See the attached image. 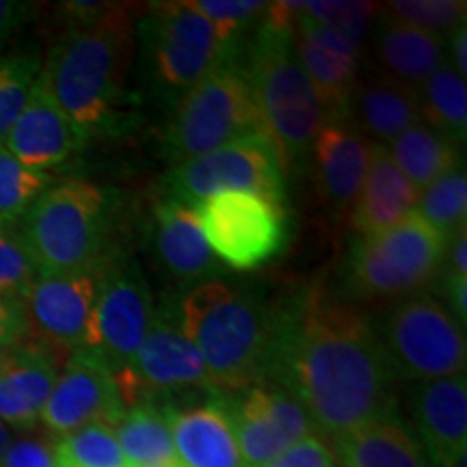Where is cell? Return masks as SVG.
<instances>
[{
    "instance_id": "6da1fadb",
    "label": "cell",
    "mask_w": 467,
    "mask_h": 467,
    "mask_svg": "<svg viewBox=\"0 0 467 467\" xmlns=\"http://www.w3.org/2000/svg\"><path fill=\"white\" fill-rule=\"evenodd\" d=\"M268 381L299 402L314 431L329 440L399 418L396 377L375 320L318 288L275 306Z\"/></svg>"
},
{
    "instance_id": "7a4b0ae2",
    "label": "cell",
    "mask_w": 467,
    "mask_h": 467,
    "mask_svg": "<svg viewBox=\"0 0 467 467\" xmlns=\"http://www.w3.org/2000/svg\"><path fill=\"white\" fill-rule=\"evenodd\" d=\"M134 5H107L96 17L69 22L42 63V80L67 119L91 141L121 132L126 76L137 42Z\"/></svg>"
},
{
    "instance_id": "3957f363",
    "label": "cell",
    "mask_w": 467,
    "mask_h": 467,
    "mask_svg": "<svg viewBox=\"0 0 467 467\" xmlns=\"http://www.w3.org/2000/svg\"><path fill=\"white\" fill-rule=\"evenodd\" d=\"M175 317L206 364L213 392L238 394L266 383L275 336V306L247 285L210 279L175 303Z\"/></svg>"
},
{
    "instance_id": "277c9868",
    "label": "cell",
    "mask_w": 467,
    "mask_h": 467,
    "mask_svg": "<svg viewBox=\"0 0 467 467\" xmlns=\"http://www.w3.org/2000/svg\"><path fill=\"white\" fill-rule=\"evenodd\" d=\"M303 3H268L238 57L266 137L284 167L309 154L314 139L329 119L292 42V22Z\"/></svg>"
},
{
    "instance_id": "5b68a950",
    "label": "cell",
    "mask_w": 467,
    "mask_h": 467,
    "mask_svg": "<svg viewBox=\"0 0 467 467\" xmlns=\"http://www.w3.org/2000/svg\"><path fill=\"white\" fill-rule=\"evenodd\" d=\"M113 213V191L89 180H66L39 195L17 232L39 275L83 271L110 258Z\"/></svg>"
},
{
    "instance_id": "8992f818",
    "label": "cell",
    "mask_w": 467,
    "mask_h": 467,
    "mask_svg": "<svg viewBox=\"0 0 467 467\" xmlns=\"http://www.w3.org/2000/svg\"><path fill=\"white\" fill-rule=\"evenodd\" d=\"M448 238L418 213L392 230L358 236L342 266L344 290L358 299H405L441 277Z\"/></svg>"
},
{
    "instance_id": "52a82bcc",
    "label": "cell",
    "mask_w": 467,
    "mask_h": 467,
    "mask_svg": "<svg viewBox=\"0 0 467 467\" xmlns=\"http://www.w3.org/2000/svg\"><path fill=\"white\" fill-rule=\"evenodd\" d=\"M137 42L150 87L171 107L208 74L238 58L189 0L148 5L137 22Z\"/></svg>"
},
{
    "instance_id": "ba28073f",
    "label": "cell",
    "mask_w": 467,
    "mask_h": 467,
    "mask_svg": "<svg viewBox=\"0 0 467 467\" xmlns=\"http://www.w3.org/2000/svg\"><path fill=\"white\" fill-rule=\"evenodd\" d=\"M249 134L266 137L236 58L208 74L173 104L162 130V148L175 167Z\"/></svg>"
},
{
    "instance_id": "9c48e42d",
    "label": "cell",
    "mask_w": 467,
    "mask_h": 467,
    "mask_svg": "<svg viewBox=\"0 0 467 467\" xmlns=\"http://www.w3.org/2000/svg\"><path fill=\"white\" fill-rule=\"evenodd\" d=\"M396 381H437L465 375V329L429 292L399 299L375 320Z\"/></svg>"
},
{
    "instance_id": "30bf717a",
    "label": "cell",
    "mask_w": 467,
    "mask_h": 467,
    "mask_svg": "<svg viewBox=\"0 0 467 467\" xmlns=\"http://www.w3.org/2000/svg\"><path fill=\"white\" fill-rule=\"evenodd\" d=\"M208 249L221 266L255 271L288 243V214L282 202L244 191H225L192 206Z\"/></svg>"
},
{
    "instance_id": "8fae6325",
    "label": "cell",
    "mask_w": 467,
    "mask_h": 467,
    "mask_svg": "<svg viewBox=\"0 0 467 467\" xmlns=\"http://www.w3.org/2000/svg\"><path fill=\"white\" fill-rule=\"evenodd\" d=\"M165 197L195 206L225 191L285 200V167L275 145L265 134H249L208 151L197 159L175 165L162 180Z\"/></svg>"
},
{
    "instance_id": "7c38bea8",
    "label": "cell",
    "mask_w": 467,
    "mask_h": 467,
    "mask_svg": "<svg viewBox=\"0 0 467 467\" xmlns=\"http://www.w3.org/2000/svg\"><path fill=\"white\" fill-rule=\"evenodd\" d=\"M154 296L141 266L132 258H113L104 266L100 290L87 334L76 353H85L119 375L137 353L154 317Z\"/></svg>"
},
{
    "instance_id": "4fadbf2b",
    "label": "cell",
    "mask_w": 467,
    "mask_h": 467,
    "mask_svg": "<svg viewBox=\"0 0 467 467\" xmlns=\"http://www.w3.org/2000/svg\"><path fill=\"white\" fill-rule=\"evenodd\" d=\"M126 407L150 400L156 394L203 388L213 392L206 364L192 347L175 317V303H161L145 331L137 353L119 375H115Z\"/></svg>"
},
{
    "instance_id": "5bb4252c",
    "label": "cell",
    "mask_w": 467,
    "mask_h": 467,
    "mask_svg": "<svg viewBox=\"0 0 467 467\" xmlns=\"http://www.w3.org/2000/svg\"><path fill=\"white\" fill-rule=\"evenodd\" d=\"M243 467H265L303 437L317 433L307 413L273 383L251 385L225 399Z\"/></svg>"
},
{
    "instance_id": "9a60e30c",
    "label": "cell",
    "mask_w": 467,
    "mask_h": 467,
    "mask_svg": "<svg viewBox=\"0 0 467 467\" xmlns=\"http://www.w3.org/2000/svg\"><path fill=\"white\" fill-rule=\"evenodd\" d=\"M107 262L83 271L35 279L20 301L26 334L72 353L83 347Z\"/></svg>"
},
{
    "instance_id": "2e32d148",
    "label": "cell",
    "mask_w": 467,
    "mask_h": 467,
    "mask_svg": "<svg viewBox=\"0 0 467 467\" xmlns=\"http://www.w3.org/2000/svg\"><path fill=\"white\" fill-rule=\"evenodd\" d=\"M124 411L113 372L89 355L72 353L58 372L39 422L48 433L63 437L91 424L113 426Z\"/></svg>"
},
{
    "instance_id": "e0dca14e",
    "label": "cell",
    "mask_w": 467,
    "mask_h": 467,
    "mask_svg": "<svg viewBox=\"0 0 467 467\" xmlns=\"http://www.w3.org/2000/svg\"><path fill=\"white\" fill-rule=\"evenodd\" d=\"M292 42L331 121H347L350 98L359 80V61L364 48L303 16V7L292 22Z\"/></svg>"
},
{
    "instance_id": "ac0fdd59",
    "label": "cell",
    "mask_w": 467,
    "mask_h": 467,
    "mask_svg": "<svg viewBox=\"0 0 467 467\" xmlns=\"http://www.w3.org/2000/svg\"><path fill=\"white\" fill-rule=\"evenodd\" d=\"M411 416L429 467H465V375L413 385Z\"/></svg>"
},
{
    "instance_id": "d6986e66",
    "label": "cell",
    "mask_w": 467,
    "mask_h": 467,
    "mask_svg": "<svg viewBox=\"0 0 467 467\" xmlns=\"http://www.w3.org/2000/svg\"><path fill=\"white\" fill-rule=\"evenodd\" d=\"M87 143L89 141L50 96L39 74L31 98L17 115L3 148L22 165L48 173L50 169L72 161L78 151L87 148Z\"/></svg>"
},
{
    "instance_id": "ffe728a7",
    "label": "cell",
    "mask_w": 467,
    "mask_h": 467,
    "mask_svg": "<svg viewBox=\"0 0 467 467\" xmlns=\"http://www.w3.org/2000/svg\"><path fill=\"white\" fill-rule=\"evenodd\" d=\"M154 254L175 282L197 285L219 279L221 265L208 249L192 206L162 197L151 213Z\"/></svg>"
},
{
    "instance_id": "44dd1931",
    "label": "cell",
    "mask_w": 467,
    "mask_h": 467,
    "mask_svg": "<svg viewBox=\"0 0 467 467\" xmlns=\"http://www.w3.org/2000/svg\"><path fill=\"white\" fill-rule=\"evenodd\" d=\"M372 143L348 121H327L312 143L317 184L331 213L353 208L364 184Z\"/></svg>"
},
{
    "instance_id": "7402d4cb",
    "label": "cell",
    "mask_w": 467,
    "mask_h": 467,
    "mask_svg": "<svg viewBox=\"0 0 467 467\" xmlns=\"http://www.w3.org/2000/svg\"><path fill=\"white\" fill-rule=\"evenodd\" d=\"M178 467H243L223 396L202 405L167 409Z\"/></svg>"
},
{
    "instance_id": "603a6c76",
    "label": "cell",
    "mask_w": 467,
    "mask_h": 467,
    "mask_svg": "<svg viewBox=\"0 0 467 467\" xmlns=\"http://www.w3.org/2000/svg\"><path fill=\"white\" fill-rule=\"evenodd\" d=\"M420 191L405 178L385 145L372 143L361 191L350 208V225L358 236L392 230L416 213Z\"/></svg>"
},
{
    "instance_id": "cb8c5ba5",
    "label": "cell",
    "mask_w": 467,
    "mask_h": 467,
    "mask_svg": "<svg viewBox=\"0 0 467 467\" xmlns=\"http://www.w3.org/2000/svg\"><path fill=\"white\" fill-rule=\"evenodd\" d=\"M368 37L379 74L413 91L446 63V42L441 37L409 26L381 9Z\"/></svg>"
},
{
    "instance_id": "d4e9b609",
    "label": "cell",
    "mask_w": 467,
    "mask_h": 467,
    "mask_svg": "<svg viewBox=\"0 0 467 467\" xmlns=\"http://www.w3.org/2000/svg\"><path fill=\"white\" fill-rule=\"evenodd\" d=\"M347 121L370 143L388 145L407 128L422 121L418 93L379 72L366 76L355 85Z\"/></svg>"
},
{
    "instance_id": "484cf974",
    "label": "cell",
    "mask_w": 467,
    "mask_h": 467,
    "mask_svg": "<svg viewBox=\"0 0 467 467\" xmlns=\"http://www.w3.org/2000/svg\"><path fill=\"white\" fill-rule=\"evenodd\" d=\"M58 377L55 359L42 348L20 347L0 370V422L33 429Z\"/></svg>"
},
{
    "instance_id": "4316f807",
    "label": "cell",
    "mask_w": 467,
    "mask_h": 467,
    "mask_svg": "<svg viewBox=\"0 0 467 467\" xmlns=\"http://www.w3.org/2000/svg\"><path fill=\"white\" fill-rule=\"evenodd\" d=\"M329 448L342 467H429L416 433L399 418L331 437Z\"/></svg>"
},
{
    "instance_id": "83f0119b",
    "label": "cell",
    "mask_w": 467,
    "mask_h": 467,
    "mask_svg": "<svg viewBox=\"0 0 467 467\" xmlns=\"http://www.w3.org/2000/svg\"><path fill=\"white\" fill-rule=\"evenodd\" d=\"M113 433L130 467L175 465L169 413L151 400L128 407L113 424Z\"/></svg>"
},
{
    "instance_id": "f1b7e54d",
    "label": "cell",
    "mask_w": 467,
    "mask_h": 467,
    "mask_svg": "<svg viewBox=\"0 0 467 467\" xmlns=\"http://www.w3.org/2000/svg\"><path fill=\"white\" fill-rule=\"evenodd\" d=\"M385 148L394 159L396 167L418 191H424L437 178L459 165L457 145L448 141L443 134L435 132L431 126H426L424 121L407 128Z\"/></svg>"
},
{
    "instance_id": "f546056e",
    "label": "cell",
    "mask_w": 467,
    "mask_h": 467,
    "mask_svg": "<svg viewBox=\"0 0 467 467\" xmlns=\"http://www.w3.org/2000/svg\"><path fill=\"white\" fill-rule=\"evenodd\" d=\"M420 115L426 126L443 134L454 145H463L467 137V87L465 78L443 63L416 91Z\"/></svg>"
},
{
    "instance_id": "4dcf8cb0",
    "label": "cell",
    "mask_w": 467,
    "mask_h": 467,
    "mask_svg": "<svg viewBox=\"0 0 467 467\" xmlns=\"http://www.w3.org/2000/svg\"><path fill=\"white\" fill-rule=\"evenodd\" d=\"M416 213L441 236L451 238L467 223V175L465 167L457 165L443 173L433 184L420 191Z\"/></svg>"
},
{
    "instance_id": "1f68e13d",
    "label": "cell",
    "mask_w": 467,
    "mask_h": 467,
    "mask_svg": "<svg viewBox=\"0 0 467 467\" xmlns=\"http://www.w3.org/2000/svg\"><path fill=\"white\" fill-rule=\"evenodd\" d=\"M55 448L58 467H130L109 424H91L57 437Z\"/></svg>"
},
{
    "instance_id": "d6a6232c",
    "label": "cell",
    "mask_w": 467,
    "mask_h": 467,
    "mask_svg": "<svg viewBox=\"0 0 467 467\" xmlns=\"http://www.w3.org/2000/svg\"><path fill=\"white\" fill-rule=\"evenodd\" d=\"M50 186V173L22 165L7 150L0 148V223L16 225Z\"/></svg>"
},
{
    "instance_id": "836d02e7",
    "label": "cell",
    "mask_w": 467,
    "mask_h": 467,
    "mask_svg": "<svg viewBox=\"0 0 467 467\" xmlns=\"http://www.w3.org/2000/svg\"><path fill=\"white\" fill-rule=\"evenodd\" d=\"M42 63L35 52L0 57V148L31 98L33 87L42 74Z\"/></svg>"
},
{
    "instance_id": "e575fe53",
    "label": "cell",
    "mask_w": 467,
    "mask_h": 467,
    "mask_svg": "<svg viewBox=\"0 0 467 467\" xmlns=\"http://www.w3.org/2000/svg\"><path fill=\"white\" fill-rule=\"evenodd\" d=\"M381 7L396 20L441 39L446 35L451 37L461 25H465L467 14L463 0H394Z\"/></svg>"
},
{
    "instance_id": "d590c367",
    "label": "cell",
    "mask_w": 467,
    "mask_h": 467,
    "mask_svg": "<svg viewBox=\"0 0 467 467\" xmlns=\"http://www.w3.org/2000/svg\"><path fill=\"white\" fill-rule=\"evenodd\" d=\"M191 5L213 22L221 42L234 55L241 57L243 37L249 31H254L268 3H255V0L254 3L251 0H195Z\"/></svg>"
},
{
    "instance_id": "8d00e7d4",
    "label": "cell",
    "mask_w": 467,
    "mask_h": 467,
    "mask_svg": "<svg viewBox=\"0 0 467 467\" xmlns=\"http://www.w3.org/2000/svg\"><path fill=\"white\" fill-rule=\"evenodd\" d=\"M377 3H303V16L318 25L336 28L359 48H366L368 35L379 16Z\"/></svg>"
},
{
    "instance_id": "74e56055",
    "label": "cell",
    "mask_w": 467,
    "mask_h": 467,
    "mask_svg": "<svg viewBox=\"0 0 467 467\" xmlns=\"http://www.w3.org/2000/svg\"><path fill=\"white\" fill-rule=\"evenodd\" d=\"M37 277L39 271L20 232L14 225L0 227V296L20 303Z\"/></svg>"
},
{
    "instance_id": "f35d334b",
    "label": "cell",
    "mask_w": 467,
    "mask_h": 467,
    "mask_svg": "<svg viewBox=\"0 0 467 467\" xmlns=\"http://www.w3.org/2000/svg\"><path fill=\"white\" fill-rule=\"evenodd\" d=\"M265 467H336L334 452L318 433H312L295 441Z\"/></svg>"
},
{
    "instance_id": "ab89813d",
    "label": "cell",
    "mask_w": 467,
    "mask_h": 467,
    "mask_svg": "<svg viewBox=\"0 0 467 467\" xmlns=\"http://www.w3.org/2000/svg\"><path fill=\"white\" fill-rule=\"evenodd\" d=\"M0 467H58L55 441L44 437H14L0 457Z\"/></svg>"
},
{
    "instance_id": "60d3db41",
    "label": "cell",
    "mask_w": 467,
    "mask_h": 467,
    "mask_svg": "<svg viewBox=\"0 0 467 467\" xmlns=\"http://www.w3.org/2000/svg\"><path fill=\"white\" fill-rule=\"evenodd\" d=\"M26 336V320L17 301L0 296V348L17 347Z\"/></svg>"
},
{
    "instance_id": "b9f144b4",
    "label": "cell",
    "mask_w": 467,
    "mask_h": 467,
    "mask_svg": "<svg viewBox=\"0 0 467 467\" xmlns=\"http://www.w3.org/2000/svg\"><path fill=\"white\" fill-rule=\"evenodd\" d=\"M441 296L446 309L452 318L463 327L467 325V277L459 275H441Z\"/></svg>"
},
{
    "instance_id": "7bdbcfd3",
    "label": "cell",
    "mask_w": 467,
    "mask_h": 467,
    "mask_svg": "<svg viewBox=\"0 0 467 467\" xmlns=\"http://www.w3.org/2000/svg\"><path fill=\"white\" fill-rule=\"evenodd\" d=\"M441 275L467 277V227H461L448 238Z\"/></svg>"
},
{
    "instance_id": "ee69618b",
    "label": "cell",
    "mask_w": 467,
    "mask_h": 467,
    "mask_svg": "<svg viewBox=\"0 0 467 467\" xmlns=\"http://www.w3.org/2000/svg\"><path fill=\"white\" fill-rule=\"evenodd\" d=\"M31 5L26 3H16V0H0V50L9 42V37L17 28L22 26V22L26 20Z\"/></svg>"
},
{
    "instance_id": "f6af8a7d",
    "label": "cell",
    "mask_w": 467,
    "mask_h": 467,
    "mask_svg": "<svg viewBox=\"0 0 467 467\" xmlns=\"http://www.w3.org/2000/svg\"><path fill=\"white\" fill-rule=\"evenodd\" d=\"M448 55H451L452 69L461 78H465L467 74V26L461 25L457 31L448 39Z\"/></svg>"
},
{
    "instance_id": "bcb514c9",
    "label": "cell",
    "mask_w": 467,
    "mask_h": 467,
    "mask_svg": "<svg viewBox=\"0 0 467 467\" xmlns=\"http://www.w3.org/2000/svg\"><path fill=\"white\" fill-rule=\"evenodd\" d=\"M11 440H14V431H11L5 422H0V457H3V452L7 451Z\"/></svg>"
},
{
    "instance_id": "7dc6e473",
    "label": "cell",
    "mask_w": 467,
    "mask_h": 467,
    "mask_svg": "<svg viewBox=\"0 0 467 467\" xmlns=\"http://www.w3.org/2000/svg\"><path fill=\"white\" fill-rule=\"evenodd\" d=\"M16 353V347H7V348H0V370H3L5 366L9 364L11 358H14Z\"/></svg>"
},
{
    "instance_id": "c3c4849f",
    "label": "cell",
    "mask_w": 467,
    "mask_h": 467,
    "mask_svg": "<svg viewBox=\"0 0 467 467\" xmlns=\"http://www.w3.org/2000/svg\"><path fill=\"white\" fill-rule=\"evenodd\" d=\"M148 467H178V465H148Z\"/></svg>"
},
{
    "instance_id": "681fc988",
    "label": "cell",
    "mask_w": 467,
    "mask_h": 467,
    "mask_svg": "<svg viewBox=\"0 0 467 467\" xmlns=\"http://www.w3.org/2000/svg\"><path fill=\"white\" fill-rule=\"evenodd\" d=\"M0 227H3V223H0Z\"/></svg>"
}]
</instances>
